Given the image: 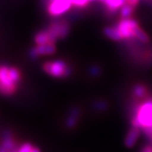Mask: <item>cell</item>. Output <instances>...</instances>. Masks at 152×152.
Masks as SVG:
<instances>
[{"instance_id":"1","label":"cell","mask_w":152,"mask_h":152,"mask_svg":"<svg viewBox=\"0 0 152 152\" xmlns=\"http://www.w3.org/2000/svg\"><path fill=\"white\" fill-rule=\"evenodd\" d=\"M21 81L20 69L8 64H0V95L12 96L16 92Z\"/></svg>"},{"instance_id":"2","label":"cell","mask_w":152,"mask_h":152,"mask_svg":"<svg viewBox=\"0 0 152 152\" xmlns=\"http://www.w3.org/2000/svg\"><path fill=\"white\" fill-rule=\"evenodd\" d=\"M43 70L49 75L55 78H67L72 74L71 67L64 60L46 62L42 66Z\"/></svg>"},{"instance_id":"3","label":"cell","mask_w":152,"mask_h":152,"mask_svg":"<svg viewBox=\"0 0 152 152\" xmlns=\"http://www.w3.org/2000/svg\"><path fill=\"white\" fill-rule=\"evenodd\" d=\"M49 34L53 42L58 39L65 38L69 33V26L64 20H56L53 21L48 28Z\"/></svg>"},{"instance_id":"4","label":"cell","mask_w":152,"mask_h":152,"mask_svg":"<svg viewBox=\"0 0 152 152\" xmlns=\"http://www.w3.org/2000/svg\"><path fill=\"white\" fill-rule=\"evenodd\" d=\"M72 3L69 0H54L50 1L48 5V12L53 17L59 16L64 14L71 8Z\"/></svg>"},{"instance_id":"5","label":"cell","mask_w":152,"mask_h":152,"mask_svg":"<svg viewBox=\"0 0 152 152\" xmlns=\"http://www.w3.org/2000/svg\"><path fill=\"white\" fill-rule=\"evenodd\" d=\"M138 26H139V25H138L137 21L133 19H130V18L123 19L117 25V28L118 29V31L122 34L123 38H125V39L134 37V31Z\"/></svg>"},{"instance_id":"6","label":"cell","mask_w":152,"mask_h":152,"mask_svg":"<svg viewBox=\"0 0 152 152\" xmlns=\"http://www.w3.org/2000/svg\"><path fill=\"white\" fill-rule=\"evenodd\" d=\"M56 52L54 44L48 43L43 45H37L29 51V56L31 59H37L41 55L53 54Z\"/></svg>"},{"instance_id":"7","label":"cell","mask_w":152,"mask_h":152,"mask_svg":"<svg viewBox=\"0 0 152 152\" xmlns=\"http://www.w3.org/2000/svg\"><path fill=\"white\" fill-rule=\"evenodd\" d=\"M140 134V129L135 127V126H132L129 133L127 134L126 138L124 140L125 146L128 148H132L135 145L137 140L139 139V136Z\"/></svg>"},{"instance_id":"8","label":"cell","mask_w":152,"mask_h":152,"mask_svg":"<svg viewBox=\"0 0 152 152\" xmlns=\"http://www.w3.org/2000/svg\"><path fill=\"white\" fill-rule=\"evenodd\" d=\"M80 110L78 107H74L71 109L65 121L66 127L69 129L75 128L78 123V120L80 118Z\"/></svg>"},{"instance_id":"9","label":"cell","mask_w":152,"mask_h":152,"mask_svg":"<svg viewBox=\"0 0 152 152\" xmlns=\"http://www.w3.org/2000/svg\"><path fill=\"white\" fill-rule=\"evenodd\" d=\"M34 41L37 45H43V44L48 43L54 44V42L53 41V39L51 37L48 29L42 30L39 32L37 33L35 37H34Z\"/></svg>"},{"instance_id":"10","label":"cell","mask_w":152,"mask_h":152,"mask_svg":"<svg viewBox=\"0 0 152 152\" xmlns=\"http://www.w3.org/2000/svg\"><path fill=\"white\" fill-rule=\"evenodd\" d=\"M103 32L104 35L107 37H108L109 39H112L113 41H121L123 39L122 34L117 27H106L104 29Z\"/></svg>"},{"instance_id":"11","label":"cell","mask_w":152,"mask_h":152,"mask_svg":"<svg viewBox=\"0 0 152 152\" xmlns=\"http://www.w3.org/2000/svg\"><path fill=\"white\" fill-rule=\"evenodd\" d=\"M125 4V0H106L105 4L110 11H116Z\"/></svg>"},{"instance_id":"12","label":"cell","mask_w":152,"mask_h":152,"mask_svg":"<svg viewBox=\"0 0 152 152\" xmlns=\"http://www.w3.org/2000/svg\"><path fill=\"white\" fill-rule=\"evenodd\" d=\"M134 8L133 6L129 5V4H124V5L121 7V16L123 19H126V18H129L131 16V15L133 14L134 12Z\"/></svg>"},{"instance_id":"13","label":"cell","mask_w":152,"mask_h":152,"mask_svg":"<svg viewBox=\"0 0 152 152\" xmlns=\"http://www.w3.org/2000/svg\"><path fill=\"white\" fill-rule=\"evenodd\" d=\"M133 93L137 97H143L146 95L147 90L145 86L141 84H138L133 89Z\"/></svg>"},{"instance_id":"14","label":"cell","mask_w":152,"mask_h":152,"mask_svg":"<svg viewBox=\"0 0 152 152\" xmlns=\"http://www.w3.org/2000/svg\"><path fill=\"white\" fill-rule=\"evenodd\" d=\"M134 37H136L137 39H139L140 41H141L143 42H149V37L147 36V34L144 31H142L140 28L136 27L134 31Z\"/></svg>"},{"instance_id":"15","label":"cell","mask_w":152,"mask_h":152,"mask_svg":"<svg viewBox=\"0 0 152 152\" xmlns=\"http://www.w3.org/2000/svg\"><path fill=\"white\" fill-rule=\"evenodd\" d=\"M93 108L96 111H99V112H102V111H105L107 108V104L105 102H102V101H99V102H95L94 106H93Z\"/></svg>"},{"instance_id":"16","label":"cell","mask_w":152,"mask_h":152,"mask_svg":"<svg viewBox=\"0 0 152 152\" xmlns=\"http://www.w3.org/2000/svg\"><path fill=\"white\" fill-rule=\"evenodd\" d=\"M72 4L77 6V7H85L88 4V3L90 1H93V0H69Z\"/></svg>"},{"instance_id":"17","label":"cell","mask_w":152,"mask_h":152,"mask_svg":"<svg viewBox=\"0 0 152 152\" xmlns=\"http://www.w3.org/2000/svg\"><path fill=\"white\" fill-rule=\"evenodd\" d=\"M31 149H32L31 145L27 143V144H24L21 147H20L17 152H31Z\"/></svg>"},{"instance_id":"18","label":"cell","mask_w":152,"mask_h":152,"mask_svg":"<svg viewBox=\"0 0 152 152\" xmlns=\"http://www.w3.org/2000/svg\"><path fill=\"white\" fill-rule=\"evenodd\" d=\"M101 73V69H100V68H98V67H92L91 69V75H97Z\"/></svg>"},{"instance_id":"19","label":"cell","mask_w":152,"mask_h":152,"mask_svg":"<svg viewBox=\"0 0 152 152\" xmlns=\"http://www.w3.org/2000/svg\"><path fill=\"white\" fill-rule=\"evenodd\" d=\"M139 2H140V0H125V4H129L133 7H135L139 4Z\"/></svg>"},{"instance_id":"20","label":"cell","mask_w":152,"mask_h":152,"mask_svg":"<svg viewBox=\"0 0 152 152\" xmlns=\"http://www.w3.org/2000/svg\"><path fill=\"white\" fill-rule=\"evenodd\" d=\"M141 152H152L151 145H145L142 148Z\"/></svg>"},{"instance_id":"21","label":"cell","mask_w":152,"mask_h":152,"mask_svg":"<svg viewBox=\"0 0 152 152\" xmlns=\"http://www.w3.org/2000/svg\"><path fill=\"white\" fill-rule=\"evenodd\" d=\"M31 152H40V151H39V149H37V148H32Z\"/></svg>"},{"instance_id":"22","label":"cell","mask_w":152,"mask_h":152,"mask_svg":"<svg viewBox=\"0 0 152 152\" xmlns=\"http://www.w3.org/2000/svg\"><path fill=\"white\" fill-rule=\"evenodd\" d=\"M0 152H9L8 151H6L4 148H3V147L0 146Z\"/></svg>"},{"instance_id":"23","label":"cell","mask_w":152,"mask_h":152,"mask_svg":"<svg viewBox=\"0 0 152 152\" xmlns=\"http://www.w3.org/2000/svg\"><path fill=\"white\" fill-rule=\"evenodd\" d=\"M99 2H102V3H104L105 4V2H106V0H98Z\"/></svg>"},{"instance_id":"24","label":"cell","mask_w":152,"mask_h":152,"mask_svg":"<svg viewBox=\"0 0 152 152\" xmlns=\"http://www.w3.org/2000/svg\"><path fill=\"white\" fill-rule=\"evenodd\" d=\"M151 146H152V139L151 140Z\"/></svg>"},{"instance_id":"25","label":"cell","mask_w":152,"mask_h":152,"mask_svg":"<svg viewBox=\"0 0 152 152\" xmlns=\"http://www.w3.org/2000/svg\"><path fill=\"white\" fill-rule=\"evenodd\" d=\"M49 1H54V0H49Z\"/></svg>"}]
</instances>
